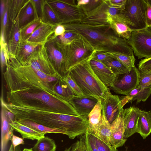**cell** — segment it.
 I'll return each mask as SVG.
<instances>
[{
    "label": "cell",
    "instance_id": "4fadbf2b",
    "mask_svg": "<svg viewBox=\"0 0 151 151\" xmlns=\"http://www.w3.org/2000/svg\"><path fill=\"white\" fill-rule=\"evenodd\" d=\"M122 110L115 119L111 124L110 143L111 147L117 148L123 146L127 139L124 137V124Z\"/></svg>",
    "mask_w": 151,
    "mask_h": 151
},
{
    "label": "cell",
    "instance_id": "7a4b0ae2",
    "mask_svg": "<svg viewBox=\"0 0 151 151\" xmlns=\"http://www.w3.org/2000/svg\"><path fill=\"white\" fill-rule=\"evenodd\" d=\"M91 59L76 65L69 70L68 74L85 95L101 101L109 89L93 71L90 64Z\"/></svg>",
    "mask_w": 151,
    "mask_h": 151
},
{
    "label": "cell",
    "instance_id": "5bb4252c",
    "mask_svg": "<svg viewBox=\"0 0 151 151\" xmlns=\"http://www.w3.org/2000/svg\"><path fill=\"white\" fill-rule=\"evenodd\" d=\"M141 111L138 108L134 106L124 109V137L125 139L136 133L137 123Z\"/></svg>",
    "mask_w": 151,
    "mask_h": 151
},
{
    "label": "cell",
    "instance_id": "d4e9b609",
    "mask_svg": "<svg viewBox=\"0 0 151 151\" xmlns=\"http://www.w3.org/2000/svg\"><path fill=\"white\" fill-rule=\"evenodd\" d=\"M10 124L14 130L21 134L23 139L38 140L45 137V134L39 132L23 125L16 120H14Z\"/></svg>",
    "mask_w": 151,
    "mask_h": 151
},
{
    "label": "cell",
    "instance_id": "f1b7e54d",
    "mask_svg": "<svg viewBox=\"0 0 151 151\" xmlns=\"http://www.w3.org/2000/svg\"><path fill=\"white\" fill-rule=\"evenodd\" d=\"M15 120L21 124L41 133L45 134L49 133H60L66 135L65 132L61 130L51 128L33 121L23 119Z\"/></svg>",
    "mask_w": 151,
    "mask_h": 151
},
{
    "label": "cell",
    "instance_id": "ffe728a7",
    "mask_svg": "<svg viewBox=\"0 0 151 151\" xmlns=\"http://www.w3.org/2000/svg\"><path fill=\"white\" fill-rule=\"evenodd\" d=\"M41 45L20 40L17 50L15 57L20 63H25L28 58Z\"/></svg>",
    "mask_w": 151,
    "mask_h": 151
},
{
    "label": "cell",
    "instance_id": "2e32d148",
    "mask_svg": "<svg viewBox=\"0 0 151 151\" xmlns=\"http://www.w3.org/2000/svg\"><path fill=\"white\" fill-rule=\"evenodd\" d=\"M90 64L95 73L104 85L108 87L113 84L116 76L107 66L93 58L90 61Z\"/></svg>",
    "mask_w": 151,
    "mask_h": 151
},
{
    "label": "cell",
    "instance_id": "d590c367",
    "mask_svg": "<svg viewBox=\"0 0 151 151\" xmlns=\"http://www.w3.org/2000/svg\"><path fill=\"white\" fill-rule=\"evenodd\" d=\"M139 72V86L142 88L151 87V71Z\"/></svg>",
    "mask_w": 151,
    "mask_h": 151
},
{
    "label": "cell",
    "instance_id": "5b68a950",
    "mask_svg": "<svg viewBox=\"0 0 151 151\" xmlns=\"http://www.w3.org/2000/svg\"><path fill=\"white\" fill-rule=\"evenodd\" d=\"M96 51L82 36H79L69 45H65L66 70H69L76 65L92 58Z\"/></svg>",
    "mask_w": 151,
    "mask_h": 151
},
{
    "label": "cell",
    "instance_id": "1f68e13d",
    "mask_svg": "<svg viewBox=\"0 0 151 151\" xmlns=\"http://www.w3.org/2000/svg\"><path fill=\"white\" fill-rule=\"evenodd\" d=\"M102 63L109 68L116 76L126 73L130 70L114 56L110 59Z\"/></svg>",
    "mask_w": 151,
    "mask_h": 151
},
{
    "label": "cell",
    "instance_id": "277c9868",
    "mask_svg": "<svg viewBox=\"0 0 151 151\" xmlns=\"http://www.w3.org/2000/svg\"><path fill=\"white\" fill-rule=\"evenodd\" d=\"M146 6L145 0H126L118 15L132 31L142 29L148 27Z\"/></svg>",
    "mask_w": 151,
    "mask_h": 151
},
{
    "label": "cell",
    "instance_id": "60d3db41",
    "mask_svg": "<svg viewBox=\"0 0 151 151\" xmlns=\"http://www.w3.org/2000/svg\"><path fill=\"white\" fill-rule=\"evenodd\" d=\"M113 57V56L110 52L96 51L93 55L92 58L102 63Z\"/></svg>",
    "mask_w": 151,
    "mask_h": 151
},
{
    "label": "cell",
    "instance_id": "44dd1931",
    "mask_svg": "<svg viewBox=\"0 0 151 151\" xmlns=\"http://www.w3.org/2000/svg\"><path fill=\"white\" fill-rule=\"evenodd\" d=\"M20 40V28L16 20L12 24L7 36V45L9 55L15 56Z\"/></svg>",
    "mask_w": 151,
    "mask_h": 151
},
{
    "label": "cell",
    "instance_id": "f546056e",
    "mask_svg": "<svg viewBox=\"0 0 151 151\" xmlns=\"http://www.w3.org/2000/svg\"><path fill=\"white\" fill-rule=\"evenodd\" d=\"M56 147L55 141L46 136L37 140L32 149L33 151H55Z\"/></svg>",
    "mask_w": 151,
    "mask_h": 151
},
{
    "label": "cell",
    "instance_id": "d6a6232c",
    "mask_svg": "<svg viewBox=\"0 0 151 151\" xmlns=\"http://www.w3.org/2000/svg\"><path fill=\"white\" fill-rule=\"evenodd\" d=\"M102 111L101 102L99 101L88 116V130L93 128L99 123L101 119Z\"/></svg>",
    "mask_w": 151,
    "mask_h": 151
},
{
    "label": "cell",
    "instance_id": "d6986e66",
    "mask_svg": "<svg viewBox=\"0 0 151 151\" xmlns=\"http://www.w3.org/2000/svg\"><path fill=\"white\" fill-rule=\"evenodd\" d=\"M87 131L109 146L111 147L110 143L111 124L107 119L102 111L101 119L99 123L93 128L87 130Z\"/></svg>",
    "mask_w": 151,
    "mask_h": 151
},
{
    "label": "cell",
    "instance_id": "74e56055",
    "mask_svg": "<svg viewBox=\"0 0 151 151\" xmlns=\"http://www.w3.org/2000/svg\"><path fill=\"white\" fill-rule=\"evenodd\" d=\"M63 79L68 84L75 95L79 96L85 95L76 82L68 74Z\"/></svg>",
    "mask_w": 151,
    "mask_h": 151
},
{
    "label": "cell",
    "instance_id": "7c38bea8",
    "mask_svg": "<svg viewBox=\"0 0 151 151\" xmlns=\"http://www.w3.org/2000/svg\"><path fill=\"white\" fill-rule=\"evenodd\" d=\"M101 101L102 111L111 124L124 109L118 95L112 94L109 91Z\"/></svg>",
    "mask_w": 151,
    "mask_h": 151
},
{
    "label": "cell",
    "instance_id": "3957f363",
    "mask_svg": "<svg viewBox=\"0 0 151 151\" xmlns=\"http://www.w3.org/2000/svg\"><path fill=\"white\" fill-rule=\"evenodd\" d=\"M7 94L11 99L23 101L35 100V103H37L29 104L47 106L59 113L79 115L68 101L53 97L44 92H8Z\"/></svg>",
    "mask_w": 151,
    "mask_h": 151
},
{
    "label": "cell",
    "instance_id": "7dc6e473",
    "mask_svg": "<svg viewBox=\"0 0 151 151\" xmlns=\"http://www.w3.org/2000/svg\"><path fill=\"white\" fill-rule=\"evenodd\" d=\"M123 7L124 6L121 7L109 6L108 9L109 14L111 17L118 15Z\"/></svg>",
    "mask_w": 151,
    "mask_h": 151
},
{
    "label": "cell",
    "instance_id": "681fc988",
    "mask_svg": "<svg viewBox=\"0 0 151 151\" xmlns=\"http://www.w3.org/2000/svg\"><path fill=\"white\" fill-rule=\"evenodd\" d=\"M109 6L114 7H123L126 0H106Z\"/></svg>",
    "mask_w": 151,
    "mask_h": 151
},
{
    "label": "cell",
    "instance_id": "83f0119b",
    "mask_svg": "<svg viewBox=\"0 0 151 151\" xmlns=\"http://www.w3.org/2000/svg\"><path fill=\"white\" fill-rule=\"evenodd\" d=\"M42 22L55 26L61 24L57 15L46 0H44L43 2Z\"/></svg>",
    "mask_w": 151,
    "mask_h": 151
},
{
    "label": "cell",
    "instance_id": "6da1fadb",
    "mask_svg": "<svg viewBox=\"0 0 151 151\" xmlns=\"http://www.w3.org/2000/svg\"><path fill=\"white\" fill-rule=\"evenodd\" d=\"M62 25L65 31L75 32L83 37L96 51L134 55L127 41L118 37L110 25H89L81 23Z\"/></svg>",
    "mask_w": 151,
    "mask_h": 151
},
{
    "label": "cell",
    "instance_id": "8d00e7d4",
    "mask_svg": "<svg viewBox=\"0 0 151 151\" xmlns=\"http://www.w3.org/2000/svg\"><path fill=\"white\" fill-rule=\"evenodd\" d=\"M79 35H80L75 32L65 31L63 34L57 37L62 44L67 45L70 44Z\"/></svg>",
    "mask_w": 151,
    "mask_h": 151
},
{
    "label": "cell",
    "instance_id": "ee69618b",
    "mask_svg": "<svg viewBox=\"0 0 151 151\" xmlns=\"http://www.w3.org/2000/svg\"><path fill=\"white\" fill-rule=\"evenodd\" d=\"M103 0H91L86 4L80 6L86 13L93 10L99 6Z\"/></svg>",
    "mask_w": 151,
    "mask_h": 151
},
{
    "label": "cell",
    "instance_id": "9c48e42d",
    "mask_svg": "<svg viewBox=\"0 0 151 151\" xmlns=\"http://www.w3.org/2000/svg\"><path fill=\"white\" fill-rule=\"evenodd\" d=\"M44 45L40 46L32 53L28 58L26 62L24 63L28 64L33 68L40 70L49 75L63 78L50 60Z\"/></svg>",
    "mask_w": 151,
    "mask_h": 151
},
{
    "label": "cell",
    "instance_id": "8992f818",
    "mask_svg": "<svg viewBox=\"0 0 151 151\" xmlns=\"http://www.w3.org/2000/svg\"><path fill=\"white\" fill-rule=\"evenodd\" d=\"M57 15L61 24L80 23L86 13L81 6L63 2L60 0H46Z\"/></svg>",
    "mask_w": 151,
    "mask_h": 151
},
{
    "label": "cell",
    "instance_id": "bcb514c9",
    "mask_svg": "<svg viewBox=\"0 0 151 151\" xmlns=\"http://www.w3.org/2000/svg\"><path fill=\"white\" fill-rule=\"evenodd\" d=\"M146 4V17L148 27H151V0H145Z\"/></svg>",
    "mask_w": 151,
    "mask_h": 151
},
{
    "label": "cell",
    "instance_id": "816d5d0a",
    "mask_svg": "<svg viewBox=\"0 0 151 151\" xmlns=\"http://www.w3.org/2000/svg\"><path fill=\"white\" fill-rule=\"evenodd\" d=\"M6 6V0H1L0 6V18L1 21L3 18L5 12Z\"/></svg>",
    "mask_w": 151,
    "mask_h": 151
},
{
    "label": "cell",
    "instance_id": "f35d334b",
    "mask_svg": "<svg viewBox=\"0 0 151 151\" xmlns=\"http://www.w3.org/2000/svg\"><path fill=\"white\" fill-rule=\"evenodd\" d=\"M64 151H87L84 137L66 148Z\"/></svg>",
    "mask_w": 151,
    "mask_h": 151
},
{
    "label": "cell",
    "instance_id": "52a82bcc",
    "mask_svg": "<svg viewBox=\"0 0 151 151\" xmlns=\"http://www.w3.org/2000/svg\"><path fill=\"white\" fill-rule=\"evenodd\" d=\"M44 45L51 63L63 78L68 74L65 66V45L62 44L53 34Z\"/></svg>",
    "mask_w": 151,
    "mask_h": 151
},
{
    "label": "cell",
    "instance_id": "4dcf8cb0",
    "mask_svg": "<svg viewBox=\"0 0 151 151\" xmlns=\"http://www.w3.org/2000/svg\"><path fill=\"white\" fill-rule=\"evenodd\" d=\"M55 88L63 99L69 102L75 95L68 84L63 78L58 81L55 86Z\"/></svg>",
    "mask_w": 151,
    "mask_h": 151
},
{
    "label": "cell",
    "instance_id": "836d02e7",
    "mask_svg": "<svg viewBox=\"0 0 151 151\" xmlns=\"http://www.w3.org/2000/svg\"><path fill=\"white\" fill-rule=\"evenodd\" d=\"M42 22V19L38 18L24 25L20 29L21 39L26 40Z\"/></svg>",
    "mask_w": 151,
    "mask_h": 151
},
{
    "label": "cell",
    "instance_id": "e0dca14e",
    "mask_svg": "<svg viewBox=\"0 0 151 151\" xmlns=\"http://www.w3.org/2000/svg\"><path fill=\"white\" fill-rule=\"evenodd\" d=\"M56 26L42 22L26 40L41 45H44L54 33Z\"/></svg>",
    "mask_w": 151,
    "mask_h": 151
},
{
    "label": "cell",
    "instance_id": "c3c4849f",
    "mask_svg": "<svg viewBox=\"0 0 151 151\" xmlns=\"http://www.w3.org/2000/svg\"><path fill=\"white\" fill-rule=\"evenodd\" d=\"M23 139V138L13 134L11 140L14 149H15L16 147L20 145L24 144V142Z\"/></svg>",
    "mask_w": 151,
    "mask_h": 151
},
{
    "label": "cell",
    "instance_id": "9f6ffc18",
    "mask_svg": "<svg viewBox=\"0 0 151 151\" xmlns=\"http://www.w3.org/2000/svg\"><path fill=\"white\" fill-rule=\"evenodd\" d=\"M150 111V113H151V110Z\"/></svg>",
    "mask_w": 151,
    "mask_h": 151
},
{
    "label": "cell",
    "instance_id": "f5cc1de1",
    "mask_svg": "<svg viewBox=\"0 0 151 151\" xmlns=\"http://www.w3.org/2000/svg\"><path fill=\"white\" fill-rule=\"evenodd\" d=\"M77 1V6H80L88 4L90 0H78Z\"/></svg>",
    "mask_w": 151,
    "mask_h": 151
},
{
    "label": "cell",
    "instance_id": "4316f807",
    "mask_svg": "<svg viewBox=\"0 0 151 151\" xmlns=\"http://www.w3.org/2000/svg\"><path fill=\"white\" fill-rule=\"evenodd\" d=\"M28 0H6L8 6V19L9 22L12 23L17 20L21 9Z\"/></svg>",
    "mask_w": 151,
    "mask_h": 151
},
{
    "label": "cell",
    "instance_id": "484cf974",
    "mask_svg": "<svg viewBox=\"0 0 151 151\" xmlns=\"http://www.w3.org/2000/svg\"><path fill=\"white\" fill-rule=\"evenodd\" d=\"M110 25L118 37L127 40L130 37L132 31L118 15L112 17Z\"/></svg>",
    "mask_w": 151,
    "mask_h": 151
},
{
    "label": "cell",
    "instance_id": "7bdbcfd3",
    "mask_svg": "<svg viewBox=\"0 0 151 151\" xmlns=\"http://www.w3.org/2000/svg\"><path fill=\"white\" fill-rule=\"evenodd\" d=\"M138 66L139 71H151V58L141 60Z\"/></svg>",
    "mask_w": 151,
    "mask_h": 151
},
{
    "label": "cell",
    "instance_id": "f907efd6",
    "mask_svg": "<svg viewBox=\"0 0 151 151\" xmlns=\"http://www.w3.org/2000/svg\"><path fill=\"white\" fill-rule=\"evenodd\" d=\"M65 31V28L62 24L57 26L55 28L53 35L57 37L63 34Z\"/></svg>",
    "mask_w": 151,
    "mask_h": 151
},
{
    "label": "cell",
    "instance_id": "30bf717a",
    "mask_svg": "<svg viewBox=\"0 0 151 151\" xmlns=\"http://www.w3.org/2000/svg\"><path fill=\"white\" fill-rule=\"evenodd\" d=\"M139 74L138 69L134 67L126 73L116 76L110 89L117 93L127 96L139 86Z\"/></svg>",
    "mask_w": 151,
    "mask_h": 151
},
{
    "label": "cell",
    "instance_id": "9a60e30c",
    "mask_svg": "<svg viewBox=\"0 0 151 151\" xmlns=\"http://www.w3.org/2000/svg\"><path fill=\"white\" fill-rule=\"evenodd\" d=\"M98 101L96 98L91 96L74 95L69 102L79 115L88 116Z\"/></svg>",
    "mask_w": 151,
    "mask_h": 151
},
{
    "label": "cell",
    "instance_id": "ab89813d",
    "mask_svg": "<svg viewBox=\"0 0 151 151\" xmlns=\"http://www.w3.org/2000/svg\"><path fill=\"white\" fill-rule=\"evenodd\" d=\"M90 134L94 143L99 151H112L111 147L109 146L101 140Z\"/></svg>",
    "mask_w": 151,
    "mask_h": 151
},
{
    "label": "cell",
    "instance_id": "ba28073f",
    "mask_svg": "<svg viewBox=\"0 0 151 151\" xmlns=\"http://www.w3.org/2000/svg\"><path fill=\"white\" fill-rule=\"evenodd\" d=\"M127 41L139 59L151 58V27L132 31Z\"/></svg>",
    "mask_w": 151,
    "mask_h": 151
},
{
    "label": "cell",
    "instance_id": "db71d44e",
    "mask_svg": "<svg viewBox=\"0 0 151 151\" xmlns=\"http://www.w3.org/2000/svg\"><path fill=\"white\" fill-rule=\"evenodd\" d=\"M8 151H21L20 148L19 146H17L16 147L15 149H14L13 145L12 144L9 147V149Z\"/></svg>",
    "mask_w": 151,
    "mask_h": 151
},
{
    "label": "cell",
    "instance_id": "e575fe53",
    "mask_svg": "<svg viewBox=\"0 0 151 151\" xmlns=\"http://www.w3.org/2000/svg\"><path fill=\"white\" fill-rule=\"evenodd\" d=\"M110 53L128 68L131 69L135 67V59L134 55L130 56L118 52Z\"/></svg>",
    "mask_w": 151,
    "mask_h": 151
},
{
    "label": "cell",
    "instance_id": "ac0fdd59",
    "mask_svg": "<svg viewBox=\"0 0 151 151\" xmlns=\"http://www.w3.org/2000/svg\"><path fill=\"white\" fill-rule=\"evenodd\" d=\"M1 106V151H6L8 143L11 140L14 130L10 124L13 121L8 116L6 110Z\"/></svg>",
    "mask_w": 151,
    "mask_h": 151
},
{
    "label": "cell",
    "instance_id": "8fae6325",
    "mask_svg": "<svg viewBox=\"0 0 151 151\" xmlns=\"http://www.w3.org/2000/svg\"><path fill=\"white\" fill-rule=\"evenodd\" d=\"M109 6L106 0L96 8L86 13L80 22L89 25H109L111 19L108 12Z\"/></svg>",
    "mask_w": 151,
    "mask_h": 151
},
{
    "label": "cell",
    "instance_id": "cb8c5ba5",
    "mask_svg": "<svg viewBox=\"0 0 151 151\" xmlns=\"http://www.w3.org/2000/svg\"><path fill=\"white\" fill-rule=\"evenodd\" d=\"M136 133H139L144 139L151 133V115L150 111H141L137 125Z\"/></svg>",
    "mask_w": 151,
    "mask_h": 151
},
{
    "label": "cell",
    "instance_id": "11a10c76",
    "mask_svg": "<svg viewBox=\"0 0 151 151\" xmlns=\"http://www.w3.org/2000/svg\"><path fill=\"white\" fill-rule=\"evenodd\" d=\"M23 151H33L32 148H24Z\"/></svg>",
    "mask_w": 151,
    "mask_h": 151
},
{
    "label": "cell",
    "instance_id": "7402d4cb",
    "mask_svg": "<svg viewBox=\"0 0 151 151\" xmlns=\"http://www.w3.org/2000/svg\"><path fill=\"white\" fill-rule=\"evenodd\" d=\"M151 87L142 88L139 86L133 90L127 96L120 99L122 106L127 103L132 102L137 100V104L140 101H145L150 95Z\"/></svg>",
    "mask_w": 151,
    "mask_h": 151
},
{
    "label": "cell",
    "instance_id": "f6af8a7d",
    "mask_svg": "<svg viewBox=\"0 0 151 151\" xmlns=\"http://www.w3.org/2000/svg\"><path fill=\"white\" fill-rule=\"evenodd\" d=\"M32 1L37 18L42 19L44 0H32Z\"/></svg>",
    "mask_w": 151,
    "mask_h": 151
},
{
    "label": "cell",
    "instance_id": "603a6c76",
    "mask_svg": "<svg viewBox=\"0 0 151 151\" xmlns=\"http://www.w3.org/2000/svg\"><path fill=\"white\" fill-rule=\"evenodd\" d=\"M37 19L32 0H28L19 12L17 20L20 29Z\"/></svg>",
    "mask_w": 151,
    "mask_h": 151
},
{
    "label": "cell",
    "instance_id": "b9f144b4",
    "mask_svg": "<svg viewBox=\"0 0 151 151\" xmlns=\"http://www.w3.org/2000/svg\"><path fill=\"white\" fill-rule=\"evenodd\" d=\"M83 137L87 151H99L87 130Z\"/></svg>",
    "mask_w": 151,
    "mask_h": 151
}]
</instances>
